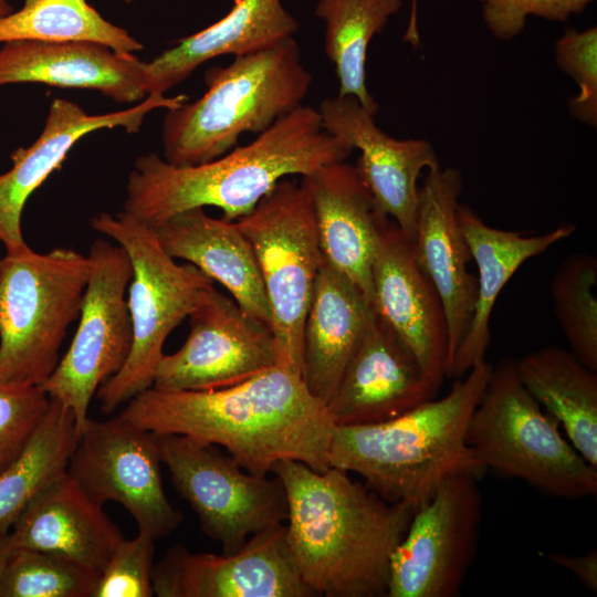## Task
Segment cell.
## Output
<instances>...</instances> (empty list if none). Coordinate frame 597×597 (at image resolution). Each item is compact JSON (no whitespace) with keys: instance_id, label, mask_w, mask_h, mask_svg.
<instances>
[{"instance_id":"1","label":"cell","mask_w":597,"mask_h":597,"mask_svg":"<svg viewBox=\"0 0 597 597\" xmlns=\"http://www.w3.org/2000/svg\"><path fill=\"white\" fill-rule=\"evenodd\" d=\"M155 434H182L223 447L247 471L268 475L280 460L329 468L334 429L302 376L276 365L240 384L209 390L150 387L118 415Z\"/></svg>"},{"instance_id":"2","label":"cell","mask_w":597,"mask_h":597,"mask_svg":"<svg viewBox=\"0 0 597 597\" xmlns=\"http://www.w3.org/2000/svg\"><path fill=\"white\" fill-rule=\"evenodd\" d=\"M271 473L286 493L287 549L313 596H387L391 556L415 507L333 467L321 472L285 459Z\"/></svg>"},{"instance_id":"3","label":"cell","mask_w":597,"mask_h":597,"mask_svg":"<svg viewBox=\"0 0 597 597\" xmlns=\"http://www.w3.org/2000/svg\"><path fill=\"white\" fill-rule=\"evenodd\" d=\"M353 150L323 127L318 109L301 105L251 143L205 164L175 166L157 154L139 156L127 178L123 211L153 228L206 206L237 221L286 176L345 161Z\"/></svg>"},{"instance_id":"4","label":"cell","mask_w":597,"mask_h":597,"mask_svg":"<svg viewBox=\"0 0 597 597\" xmlns=\"http://www.w3.org/2000/svg\"><path fill=\"white\" fill-rule=\"evenodd\" d=\"M491 368L486 360L472 367L442 398L428 399L392 419L334 426L329 467L356 473L386 501L415 509L452 476L479 478L484 470L467 444V429Z\"/></svg>"},{"instance_id":"5","label":"cell","mask_w":597,"mask_h":597,"mask_svg":"<svg viewBox=\"0 0 597 597\" xmlns=\"http://www.w3.org/2000/svg\"><path fill=\"white\" fill-rule=\"evenodd\" d=\"M312 78L293 36L209 69L199 100L167 109L164 159L195 166L224 155L243 133H262L301 106Z\"/></svg>"},{"instance_id":"6","label":"cell","mask_w":597,"mask_h":597,"mask_svg":"<svg viewBox=\"0 0 597 597\" xmlns=\"http://www.w3.org/2000/svg\"><path fill=\"white\" fill-rule=\"evenodd\" d=\"M557 420L525 388L515 359L492 365L470 418L467 444L485 471L524 480L563 499L597 493V468L566 440Z\"/></svg>"},{"instance_id":"7","label":"cell","mask_w":597,"mask_h":597,"mask_svg":"<svg viewBox=\"0 0 597 597\" xmlns=\"http://www.w3.org/2000/svg\"><path fill=\"white\" fill-rule=\"evenodd\" d=\"M90 272L88 255L70 248L0 259V385L41 387L52 375Z\"/></svg>"},{"instance_id":"8","label":"cell","mask_w":597,"mask_h":597,"mask_svg":"<svg viewBox=\"0 0 597 597\" xmlns=\"http://www.w3.org/2000/svg\"><path fill=\"white\" fill-rule=\"evenodd\" d=\"M91 227L125 249L133 270L127 290L132 349L122 369L96 392L101 410L109 413L153 387L167 337L213 281L191 263H177L155 230L125 211L101 212Z\"/></svg>"},{"instance_id":"9","label":"cell","mask_w":597,"mask_h":597,"mask_svg":"<svg viewBox=\"0 0 597 597\" xmlns=\"http://www.w3.org/2000/svg\"><path fill=\"white\" fill-rule=\"evenodd\" d=\"M234 222L258 262L279 365L302 376L303 327L323 262L312 197L302 181L283 178Z\"/></svg>"},{"instance_id":"10","label":"cell","mask_w":597,"mask_h":597,"mask_svg":"<svg viewBox=\"0 0 597 597\" xmlns=\"http://www.w3.org/2000/svg\"><path fill=\"white\" fill-rule=\"evenodd\" d=\"M156 437L175 489L222 554L237 553L250 536L286 522V493L276 475L253 474L212 443L182 434Z\"/></svg>"},{"instance_id":"11","label":"cell","mask_w":597,"mask_h":597,"mask_svg":"<svg viewBox=\"0 0 597 597\" xmlns=\"http://www.w3.org/2000/svg\"><path fill=\"white\" fill-rule=\"evenodd\" d=\"M91 272L78 325L67 352L41 386L71 409L78 434L88 420L93 396L124 366L133 344L126 293L132 263L118 243L96 239L90 247Z\"/></svg>"},{"instance_id":"12","label":"cell","mask_w":597,"mask_h":597,"mask_svg":"<svg viewBox=\"0 0 597 597\" xmlns=\"http://www.w3.org/2000/svg\"><path fill=\"white\" fill-rule=\"evenodd\" d=\"M161 463L155 433L119 416L104 421L88 418L67 473L96 504L118 502L133 516L139 533L158 541L182 521L181 512L165 493Z\"/></svg>"},{"instance_id":"13","label":"cell","mask_w":597,"mask_h":597,"mask_svg":"<svg viewBox=\"0 0 597 597\" xmlns=\"http://www.w3.org/2000/svg\"><path fill=\"white\" fill-rule=\"evenodd\" d=\"M476 480L452 476L415 509L391 556L387 597L459 595L479 538L482 501Z\"/></svg>"},{"instance_id":"14","label":"cell","mask_w":597,"mask_h":597,"mask_svg":"<svg viewBox=\"0 0 597 597\" xmlns=\"http://www.w3.org/2000/svg\"><path fill=\"white\" fill-rule=\"evenodd\" d=\"M182 346L164 354L153 387L166 390H209L230 387L279 365L270 326L244 312L213 285L188 315Z\"/></svg>"},{"instance_id":"15","label":"cell","mask_w":597,"mask_h":597,"mask_svg":"<svg viewBox=\"0 0 597 597\" xmlns=\"http://www.w3.org/2000/svg\"><path fill=\"white\" fill-rule=\"evenodd\" d=\"M285 524L249 537L233 554L170 547L153 566L159 597H312L286 546Z\"/></svg>"},{"instance_id":"16","label":"cell","mask_w":597,"mask_h":597,"mask_svg":"<svg viewBox=\"0 0 597 597\" xmlns=\"http://www.w3.org/2000/svg\"><path fill=\"white\" fill-rule=\"evenodd\" d=\"M371 285L375 314L410 350L439 390L449 358L444 308L434 285L417 265L411 242L387 217L379 224Z\"/></svg>"},{"instance_id":"17","label":"cell","mask_w":597,"mask_h":597,"mask_svg":"<svg viewBox=\"0 0 597 597\" xmlns=\"http://www.w3.org/2000/svg\"><path fill=\"white\" fill-rule=\"evenodd\" d=\"M323 127L360 155L354 166L376 211L390 218L411 242L416 231L422 170L439 164L425 139H396L375 123L374 114L349 95L325 98L320 105Z\"/></svg>"},{"instance_id":"18","label":"cell","mask_w":597,"mask_h":597,"mask_svg":"<svg viewBox=\"0 0 597 597\" xmlns=\"http://www.w3.org/2000/svg\"><path fill=\"white\" fill-rule=\"evenodd\" d=\"M187 101L186 95L149 94L127 109L91 115L69 100H53L39 137L29 147L15 149L11 154L12 167L0 175V243L6 252L17 253L30 248L21 227L25 202L61 167L77 140L103 128L123 127L128 133H136L151 111L174 108Z\"/></svg>"},{"instance_id":"19","label":"cell","mask_w":597,"mask_h":597,"mask_svg":"<svg viewBox=\"0 0 597 597\" xmlns=\"http://www.w3.org/2000/svg\"><path fill=\"white\" fill-rule=\"evenodd\" d=\"M462 176L440 165L427 170L419 187L417 224L411 251L420 270L434 285L448 323L449 376L457 349L471 321L476 276L470 273L469 247L458 221Z\"/></svg>"},{"instance_id":"20","label":"cell","mask_w":597,"mask_h":597,"mask_svg":"<svg viewBox=\"0 0 597 597\" xmlns=\"http://www.w3.org/2000/svg\"><path fill=\"white\" fill-rule=\"evenodd\" d=\"M437 392L415 356L374 312L326 408L334 426L368 425L392 419Z\"/></svg>"},{"instance_id":"21","label":"cell","mask_w":597,"mask_h":597,"mask_svg":"<svg viewBox=\"0 0 597 597\" xmlns=\"http://www.w3.org/2000/svg\"><path fill=\"white\" fill-rule=\"evenodd\" d=\"M144 63L133 53L95 42L15 40L0 49V86L39 83L88 88L116 103H136L147 96Z\"/></svg>"},{"instance_id":"22","label":"cell","mask_w":597,"mask_h":597,"mask_svg":"<svg viewBox=\"0 0 597 597\" xmlns=\"http://www.w3.org/2000/svg\"><path fill=\"white\" fill-rule=\"evenodd\" d=\"M314 207L323 260L371 305V268L381 219L354 166L334 163L302 177Z\"/></svg>"},{"instance_id":"23","label":"cell","mask_w":597,"mask_h":597,"mask_svg":"<svg viewBox=\"0 0 597 597\" xmlns=\"http://www.w3.org/2000/svg\"><path fill=\"white\" fill-rule=\"evenodd\" d=\"M458 221L478 268L476 297L467 332L448 378H461L485 362L491 341L490 320L495 302L515 272L530 259L572 235L576 227L559 224L538 235L502 230L485 223L469 206L458 205Z\"/></svg>"},{"instance_id":"24","label":"cell","mask_w":597,"mask_h":597,"mask_svg":"<svg viewBox=\"0 0 597 597\" xmlns=\"http://www.w3.org/2000/svg\"><path fill=\"white\" fill-rule=\"evenodd\" d=\"M10 533L15 547L60 554L100 573L124 540L67 470L31 500Z\"/></svg>"},{"instance_id":"25","label":"cell","mask_w":597,"mask_h":597,"mask_svg":"<svg viewBox=\"0 0 597 597\" xmlns=\"http://www.w3.org/2000/svg\"><path fill=\"white\" fill-rule=\"evenodd\" d=\"M153 229L170 256L197 266L226 287L244 312L271 327L270 306L254 252L234 221L216 219L203 208H192Z\"/></svg>"},{"instance_id":"26","label":"cell","mask_w":597,"mask_h":597,"mask_svg":"<svg viewBox=\"0 0 597 597\" xmlns=\"http://www.w3.org/2000/svg\"><path fill=\"white\" fill-rule=\"evenodd\" d=\"M297 28L281 0H234L221 20L144 63L145 92L165 95L202 63L223 54L238 56L263 50L291 38Z\"/></svg>"},{"instance_id":"27","label":"cell","mask_w":597,"mask_h":597,"mask_svg":"<svg viewBox=\"0 0 597 597\" xmlns=\"http://www.w3.org/2000/svg\"><path fill=\"white\" fill-rule=\"evenodd\" d=\"M373 314L360 291L323 260L303 327L302 379L325 406Z\"/></svg>"},{"instance_id":"28","label":"cell","mask_w":597,"mask_h":597,"mask_svg":"<svg viewBox=\"0 0 597 597\" xmlns=\"http://www.w3.org/2000/svg\"><path fill=\"white\" fill-rule=\"evenodd\" d=\"M516 365L528 392L563 427L580 455L597 468V371L555 345L525 355Z\"/></svg>"},{"instance_id":"29","label":"cell","mask_w":597,"mask_h":597,"mask_svg":"<svg viewBox=\"0 0 597 597\" xmlns=\"http://www.w3.org/2000/svg\"><path fill=\"white\" fill-rule=\"evenodd\" d=\"M71 409L50 398V406L20 453L0 470V533L46 485L67 470L78 440Z\"/></svg>"},{"instance_id":"30","label":"cell","mask_w":597,"mask_h":597,"mask_svg":"<svg viewBox=\"0 0 597 597\" xmlns=\"http://www.w3.org/2000/svg\"><path fill=\"white\" fill-rule=\"evenodd\" d=\"M401 6L402 0H321L315 9L325 22L324 49L338 78V95L355 97L374 115L378 105L366 85L367 49Z\"/></svg>"},{"instance_id":"31","label":"cell","mask_w":597,"mask_h":597,"mask_svg":"<svg viewBox=\"0 0 597 597\" xmlns=\"http://www.w3.org/2000/svg\"><path fill=\"white\" fill-rule=\"evenodd\" d=\"M15 40L95 42L117 52L135 53L143 44L104 19L86 0H25L0 18V43Z\"/></svg>"},{"instance_id":"32","label":"cell","mask_w":597,"mask_h":597,"mask_svg":"<svg viewBox=\"0 0 597 597\" xmlns=\"http://www.w3.org/2000/svg\"><path fill=\"white\" fill-rule=\"evenodd\" d=\"M597 260L587 253L566 256L556 269L551 294L554 313L572 353L597 371Z\"/></svg>"},{"instance_id":"33","label":"cell","mask_w":597,"mask_h":597,"mask_svg":"<svg viewBox=\"0 0 597 597\" xmlns=\"http://www.w3.org/2000/svg\"><path fill=\"white\" fill-rule=\"evenodd\" d=\"M98 576L66 556L15 547L2 575L0 597H92Z\"/></svg>"},{"instance_id":"34","label":"cell","mask_w":597,"mask_h":597,"mask_svg":"<svg viewBox=\"0 0 597 597\" xmlns=\"http://www.w3.org/2000/svg\"><path fill=\"white\" fill-rule=\"evenodd\" d=\"M155 540L139 533L124 538L101 570L92 597H150Z\"/></svg>"},{"instance_id":"35","label":"cell","mask_w":597,"mask_h":597,"mask_svg":"<svg viewBox=\"0 0 597 597\" xmlns=\"http://www.w3.org/2000/svg\"><path fill=\"white\" fill-rule=\"evenodd\" d=\"M559 69L572 76L579 94L569 101V112L591 126L597 123V29H567L555 45Z\"/></svg>"},{"instance_id":"36","label":"cell","mask_w":597,"mask_h":597,"mask_svg":"<svg viewBox=\"0 0 597 597\" xmlns=\"http://www.w3.org/2000/svg\"><path fill=\"white\" fill-rule=\"evenodd\" d=\"M49 406L42 387L0 385V470L20 453Z\"/></svg>"},{"instance_id":"37","label":"cell","mask_w":597,"mask_h":597,"mask_svg":"<svg viewBox=\"0 0 597 597\" xmlns=\"http://www.w3.org/2000/svg\"><path fill=\"white\" fill-rule=\"evenodd\" d=\"M483 2V19L494 36L510 40L525 27L528 15L553 21H566L580 13L593 0H479Z\"/></svg>"},{"instance_id":"38","label":"cell","mask_w":597,"mask_h":597,"mask_svg":"<svg viewBox=\"0 0 597 597\" xmlns=\"http://www.w3.org/2000/svg\"><path fill=\"white\" fill-rule=\"evenodd\" d=\"M546 557L569 570L589 590L597 591V551L591 548L584 555L551 553Z\"/></svg>"},{"instance_id":"39","label":"cell","mask_w":597,"mask_h":597,"mask_svg":"<svg viewBox=\"0 0 597 597\" xmlns=\"http://www.w3.org/2000/svg\"><path fill=\"white\" fill-rule=\"evenodd\" d=\"M14 548L15 545L10 531L0 533V584L7 562Z\"/></svg>"},{"instance_id":"40","label":"cell","mask_w":597,"mask_h":597,"mask_svg":"<svg viewBox=\"0 0 597 597\" xmlns=\"http://www.w3.org/2000/svg\"><path fill=\"white\" fill-rule=\"evenodd\" d=\"M416 0H412V12L411 18L409 22V27L407 29L405 40L410 42L413 45H417L419 43V34L417 29V13H416Z\"/></svg>"},{"instance_id":"41","label":"cell","mask_w":597,"mask_h":597,"mask_svg":"<svg viewBox=\"0 0 597 597\" xmlns=\"http://www.w3.org/2000/svg\"><path fill=\"white\" fill-rule=\"evenodd\" d=\"M13 11L10 0H0V18L11 13Z\"/></svg>"},{"instance_id":"42","label":"cell","mask_w":597,"mask_h":597,"mask_svg":"<svg viewBox=\"0 0 597 597\" xmlns=\"http://www.w3.org/2000/svg\"><path fill=\"white\" fill-rule=\"evenodd\" d=\"M133 0H126V2H132Z\"/></svg>"}]
</instances>
